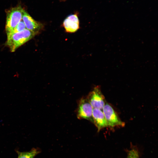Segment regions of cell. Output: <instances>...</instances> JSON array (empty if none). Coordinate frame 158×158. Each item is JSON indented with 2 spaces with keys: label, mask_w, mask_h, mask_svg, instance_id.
<instances>
[{
  "label": "cell",
  "mask_w": 158,
  "mask_h": 158,
  "mask_svg": "<svg viewBox=\"0 0 158 158\" xmlns=\"http://www.w3.org/2000/svg\"><path fill=\"white\" fill-rule=\"evenodd\" d=\"M128 154L130 158H139V154L138 151L136 149H133L130 150Z\"/></svg>",
  "instance_id": "obj_11"
},
{
  "label": "cell",
  "mask_w": 158,
  "mask_h": 158,
  "mask_svg": "<svg viewBox=\"0 0 158 158\" xmlns=\"http://www.w3.org/2000/svg\"><path fill=\"white\" fill-rule=\"evenodd\" d=\"M87 98L93 108L102 110L106 103L104 97L98 86L95 87Z\"/></svg>",
  "instance_id": "obj_5"
},
{
  "label": "cell",
  "mask_w": 158,
  "mask_h": 158,
  "mask_svg": "<svg viewBox=\"0 0 158 158\" xmlns=\"http://www.w3.org/2000/svg\"><path fill=\"white\" fill-rule=\"evenodd\" d=\"M66 32L68 33H74L80 28L79 23L69 19L67 17L64 20L62 23Z\"/></svg>",
  "instance_id": "obj_8"
},
{
  "label": "cell",
  "mask_w": 158,
  "mask_h": 158,
  "mask_svg": "<svg viewBox=\"0 0 158 158\" xmlns=\"http://www.w3.org/2000/svg\"><path fill=\"white\" fill-rule=\"evenodd\" d=\"M126 158H130L128 154V155Z\"/></svg>",
  "instance_id": "obj_12"
},
{
  "label": "cell",
  "mask_w": 158,
  "mask_h": 158,
  "mask_svg": "<svg viewBox=\"0 0 158 158\" xmlns=\"http://www.w3.org/2000/svg\"><path fill=\"white\" fill-rule=\"evenodd\" d=\"M38 34L26 28L20 32L7 36L6 45L11 52H14Z\"/></svg>",
  "instance_id": "obj_1"
},
{
  "label": "cell",
  "mask_w": 158,
  "mask_h": 158,
  "mask_svg": "<svg viewBox=\"0 0 158 158\" xmlns=\"http://www.w3.org/2000/svg\"><path fill=\"white\" fill-rule=\"evenodd\" d=\"M92 116L93 123L97 128L98 131L108 126L102 110L97 108H93Z\"/></svg>",
  "instance_id": "obj_7"
},
{
  "label": "cell",
  "mask_w": 158,
  "mask_h": 158,
  "mask_svg": "<svg viewBox=\"0 0 158 158\" xmlns=\"http://www.w3.org/2000/svg\"><path fill=\"white\" fill-rule=\"evenodd\" d=\"M62 1H65V0H61Z\"/></svg>",
  "instance_id": "obj_13"
},
{
  "label": "cell",
  "mask_w": 158,
  "mask_h": 158,
  "mask_svg": "<svg viewBox=\"0 0 158 158\" xmlns=\"http://www.w3.org/2000/svg\"><path fill=\"white\" fill-rule=\"evenodd\" d=\"M26 27L22 20H21L13 30L7 36L20 32L26 29Z\"/></svg>",
  "instance_id": "obj_10"
},
{
  "label": "cell",
  "mask_w": 158,
  "mask_h": 158,
  "mask_svg": "<svg viewBox=\"0 0 158 158\" xmlns=\"http://www.w3.org/2000/svg\"><path fill=\"white\" fill-rule=\"evenodd\" d=\"M102 110L108 126H123L125 125V123L121 120L113 107L110 104L106 102Z\"/></svg>",
  "instance_id": "obj_3"
},
{
  "label": "cell",
  "mask_w": 158,
  "mask_h": 158,
  "mask_svg": "<svg viewBox=\"0 0 158 158\" xmlns=\"http://www.w3.org/2000/svg\"><path fill=\"white\" fill-rule=\"evenodd\" d=\"M40 152L39 150L33 148L29 151L20 152L17 151L18 154V158H34Z\"/></svg>",
  "instance_id": "obj_9"
},
{
  "label": "cell",
  "mask_w": 158,
  "mask_h": 158,
  "mask_svg": "<svg viewBox=\"0 0 158 158\" xmlns=\"http://www.w3.org/2000/svg\"><path fill=\"white\" fill-rule=\"evenodd\" d=\"M93 108L87 98H82L80 100L77 110L78 118L85 119L93 122L92 113Z\"/></svg>",
  "instance_id": "obj_4"
},
{
  "label": "cell",
  "mask_w": 158,
  "mask_h": 158,
  "mask_svg": "<svg viewBox=\"0 0 158 158\" xmlns=\"http://www.w3.org/2000/svg\"><path fill=\"white\" fill-rule=\"evenodd\" d=\"M22 20L27 29L39 33L44 28V25L35 20L25 10L23 14Z\"/></svg>",
  "instance_id": "obj_6"
},
{
  "label": "cell",
  "mask_w": 158,
  "mask_h": 158,
  "mask_svg": "<svg viewBox=\"0 0 158 158\" xmlns=\"http://www.w3.org/2000/svg\"><path fill=\"white\" fill-rule=\"evenodd\" d=\"M24 10L21 6H18L6 11L5 30L7 35L9 34L22 20Z\"/></svg>",
  "instance_id": "obj_2"
}]
</instances>
